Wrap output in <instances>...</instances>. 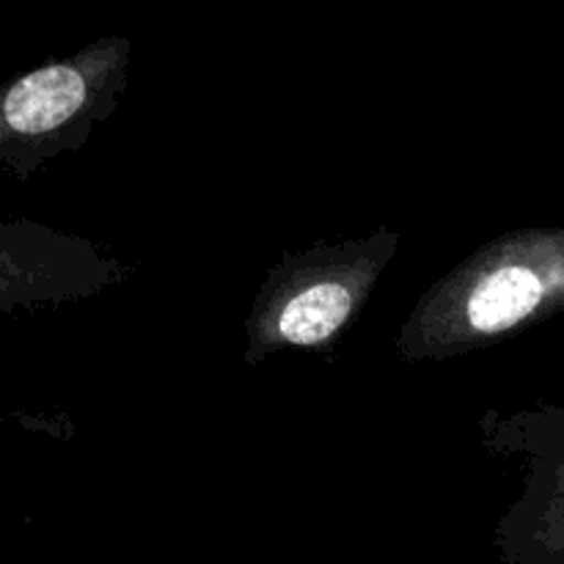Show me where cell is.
<instances>
[{"mask_svg":"<svg viewBox=\"0 0 564 564\" xmlns=\"http://www.w3.org/2000/svg\"><path fill=\"white\" fill-rule=\"evenodd\" d=\"M564 312V226L518 229L463 259L416 303L397 350L466 356Z\"/></svg>","mask_w":564,"mask_h":564,"instance_id":"6da1fadb","label":"cell"},{"mask_svg":"<svg viewBox=\"0 0 564 564\" xmlns=\"http://www.w3.org/2000/svg\"><path fill=\"white\" fill-rule=\"evenodd\" d=\"M132 44L99 39L0 86V174L25 182L47 160L77 152L113 113Z\"/></svg>","mask_w":564,"mask_h":564,"instance_id":"7a4b0ae2","label":"cell"},{"mask_svg":"<svg viewBox=\"0 0 564 564\" xmlns=\"http://www.w3.org/2000/svg\"><path fill=\"white\" fill-rule=\"evenodd\" d=\"M397 246L400 237L378 231L367 240L314 246L286 257L268 275L246 319L248 361L334 339L372 295Z\"/></svg>","mask_w":564,"mask_h":564,"instance_id":"3957f363","label":"cell"},{"mask_svg":"<svg viewBox=\"0 0 564 564\" xmlns=\"http://www.w3.org/2000/svg\"><path fill=\"white\" fill-rule=\"evenodd\" d=\"M507 446L527 457V490L501 521L499 549L512 564H564V405L521 413Z\"/></svg>","mask_w":564,"mask_h":564,"instance_id":"277c9868","label":"cell"},{"mask_svg":"<svg viewBox=\"0 0 564 564\" xmlns=\"http://www.w3.org/2000/svg\"><path fill=\"white\" fill-rule=\"evenodd\" d=\"M105 275V262L83 240L31 220H0V312L69 301Z\"/></svg>","mask_w":564,"mask_h":564,"instance_id":"5b68a950","label":"cell"}]
</instances>
